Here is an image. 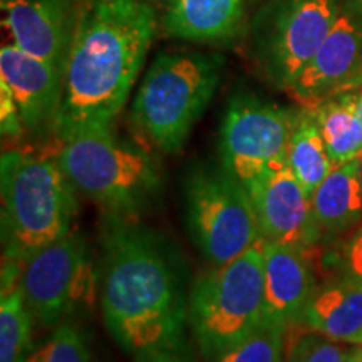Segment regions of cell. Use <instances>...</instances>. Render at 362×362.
<instances>
[{
	"mask_svg": "<svg viewBox=\"0 0 362 362\" xmlns=\"http://www.w3.org/2000/svg\"><path fill=\"white\" fill-rule=\"evenodd\" d=\"M99 285L104 322L128 354L181 351L189 307L187 274L163 235L112 215L104 228Z\"/></svg>",
	"mask_w": 362,
	"mask_h": 362,
	"instance_id": "1",
	"label": "cell"
},
{
	"mask_svg": "<svg viewBox=\"0 0 362 362\" xmlns=\"http://www.w3.org/2000/svg\"><path fill=\"white\" fill-rule=\"evenodd\" d=\"M158 16L144 0H89L79 13L54 124L61 139L112 128L155 37Z\"/></svg>",
	"mask_w": 362,
	"mask_h": 362,
	"instance_id": "2",
	"label": "cell"
},
{
	"mask_svg": "<svg viewBox=\"0 0 362 362\" xmlns=\"http://www.w3.org/2000/svg\"><path fill=\"white\" fill-rule=\"evenodd\" d=\"M4 259L25 264L71 233L74 187L57 161L7 151L0 161Z\"/></svg>",
	"mask_w": 362,
	"mask_h": 362,
	"instance_id": "3",
	"label": "cell"
},
{
	"mask_svg": "<svg viewBox=\"0 0 362 362\" xmlns=\"http://www.w3.org/2000/svg\"><path fill=\"white\" fill-rule=\"evenodd\" d=\"M220 59L200 52L160 54L131 104V123L163 153H178L215 96Z\"/></svg>",
	"mask_w": 362,
	"mask_h": 362,
	"instance_id": "4",
	"label": "cell"
},
{
	"mask_svg": "<svg viewBox=\"0 0 362 362\" xmlns=\"http://www.w3.org/2000/svg\"><path fill=\"white\" fill-rule=\"evenodd\" d=\"M56 161L74 189L111 215L139 211L160 192L155 160L117 138L112 128L86 129L61 139Z\"/></svg>",
	"mask_w": 362,
	"mask_h": 362,
	"instance_id": "5",
	"label": "cell"
},
{
	"mask_svg": "<svg viewBox=\"0 0 362 362\" xmlns=\"http://www.w3.org/2000/svg\"><path fill=\"white\" fill-rule=\"evenodd\" d=\"M262 240L228 264L203 275L189 291L188 322L208 361L225 354L264 322Z\"/></svg>",
	"mask_w": 362,
	"mask_h": 362,
	"instance_id": "6",
	"label": "cell"
},
{
	"mask_svg": "<svg viewBox=\"0 0 362 362\" xmlns=\"http://www.w3.org/2000/svg\"><path fill=\"white\" fill-rule=\"evenodd\" d=\"M185 218L202 255L221 267L260 242L245 187L221 168H197L185 180Z\"/></svg>",
	"mask_w": 362,
	"mask_h": 362,
	"instance_id": "7",
	"label": "cell"
},
{
	"mask_svg": "<svg viewBox=\"0 0 362 362\" xmlns=\"http://www.w3.org/2000/svg\"><path fill=\"white\" fill-rule=\"evenodd\" d=\"M342 0H272L253 22V45L270 83L287 90L336 24Z\"/></svg>",
	"mask_w": 362,
	"mask_h": 362,
	"instance_id": "8",
	"label": "cell"
},
{
	"mask_svg": "<svg viewBox=\"0 0 362 362\" xmlns=\"http://www.w3.org/2000/svg\"><path fill=\"white\" fill-rule=\"evenodd\" d=\"M99 275L79 233L59 238L22 264L21 288L27 309L42 325L64 324L89 309Z\"/></svg>",
	"mask_w": 362,
	"mask_h": 362,
	"instance_id": "9",
	"label": "cell"
},
{
	"mask_svg": "<svg viewBox=\"0 0 362 362\" xmlns=\"http://www.w3.org/2000/svg\"><path fill=\"white\" fill-rule=\"evenodd\" d=\"M297 115L252 94L235 96L220 128L221 166L247 188L267 171L288 165Z\"/></svg>",
	"mask_w": 362,
	"mask_h": 362,
	"instance_id": "10",
	"label": "cell"
},
{
	"mask_svg": "<svg viewBox=\"0 0 362 362\" xmlns=\"http://www.w3.org/2000/svg\"><path fill=\"white\" fill-rule=\"evenodd\" d=\"M361 66L362 2L342 0L336 24L287 90L302 107L310 110L336 94Z\"/></svg>",
	"mask_w": 362,
	"mask_h": 362,
	"instance_id": "11",
	"label": "cell"
},
{
	"mask_svg": "<svg viewBox=\"0 0 362 362\" xmlns=\"http://www.w3.org/2000/svg\"><path fill=\"white\" fill-rule=\"evenodd\" d=\"M245 189L250 194L262 238L298 250L319 242L322 230L315 221L310 198L291 165L267 171Z\"/></svg>",
	"mask_w": 362,
	"mask_h": 362,
	"instance_id": "12",
	"label": "cell"
},
{
	"mask_svg": "<svg viewBox=\"0 0 362 362\" xmlns=\"http://www.w3.org/2000/svg\"><path fill=\"white\" fill-rule=\"evenodd\" d=\"M0 8L11 44L64 74L79 19L69 0H0Z\"/></svg>",
	"mask_w": 362,
	"mask_h": 362,
	"instance_id": "13",
	"label": "cell"
},
{
	"mask_svg": "<svg viewBox=\"0 0 362 362\" xmlns=\"http://www.w3.org/2000/svg\"><path fill=\"white\" fill-rule=\"evenodd\" d=\"M62 71L13 44L0 49V81L11 89L30 134L54 133L62 96Z\"/></svg>",
	"mask_w": 362,
	"mask_h": 362,
	"instance_id": "14",
	"label": "cell"
},
{
	"mask_svg": "<svg viewBox=\"0 0 362 362\" xmlns=\"http://www.w3.org/2000/svg\"><path fill=\"white\" fill-rule=\"evenodd\" d=\"M264 247V322L287 327L302 319L312 293L314 275L304 250L262 238Z\"/></svg>",
	"mask_w": 362,
	"mask_h": 362,
	"instance_id": "15",
	"label": "cell"
},
{
	"mask_svg": "<svg viewBox=\"0 0 362 362\" xmlns=\"http://www.w3.org/2000/svg\"><path fill=\"white\" fill-rule=\"evenodd\" d=\"M304 322L315 334L336 342H362V284L346 277L315 288L304 314Z\"/></svg>",
	"mask_w": 362,
	"mask_h": 362,
	"instance_id": "16",
	"label": "cell"
},
{
	"mask_svg": "<svg viewBox=\"0 0 362 362\" xmlns=\"http://www.w3.org/2000/svg\"><path fill=\"white\" fill-rule=\"evenodd\" d=\"M245 16V0H168L161 27L166 35L194 42L233 37Z\"/></svg>",
	"mask_w": 362,
	"mask_h": 362,
	"instance_id": "17",
	"label": "cell"
},
{
	"mask_svg": "<svg viewBox=\"0 0 362 362\" xmlns=\"http://www.w3.org/2000/svg\"><path fill=\"white\" fill-rule=\"evenodd\" d=\"M312 211L320 230L341 233L362 220L359 160L336 165L312 194Z\"/></svg>",
	"mask_w": 362,
	"mask_h": 362,
	"instance_id": "18",
	"label": "cell"
},
{
	"mask_svg": "<svg viewBox=\"0 0 362 362\" xmlns=\"http://www.w3.org/2000/svg\"><path fill=\"white\" fill-rule=\"evenodd\" d=\"M334 166L362 153V126L354 107L352 90L334 94L310 107Z\"/></svg>",
	"mask_w": 362,
	"mask_h": 362,
	"instance_id": "19",
	"label": "cell"
},
{
	"mask_svg": "<svg viewBox=\"0 0 362 362\" xmlns=\"http://www.w3.org/2000/svg\"><path fill=\"white\" fill-rule=\"evenodd\" d=\"M288 165L310 200L334 168L315 117L307 107H302L297 115L288 146Z\"/></svg>",
	"mask_w": 362,
	"mask_h": 362,
	"instance_id": "20",
	"label": "cell"
},
{
	"mask_svg": "<svg viewBox=\"0 0 362 362\" xmlns=\"http://www.w3.org/2000/svg\"><path fill=\"white\" fill-rule=\"evenodd\" d=\"M33 315L21 284L0 293V362H22L30 351Z\"/></svg>",
	"mask_w": 362,
	"mask_h": 362,
	"instance_id": "21",
	"label": "cell"
},
{
	"mask_svg": "<svg viewBox=\"0 0 362 362\" xmlns=\"http://www.w3.org/2000/svg\"><path fill=\"white\" fill-rule=\"evenodd\" d=\"M22 362H90V352L83 330L74 324L64 322L30 347Z\"/></svg>",
	"mask_w": 362,
	"mask_h": 362,
	"instance_id": "22",
	"label": "cell"
},
{
	"mask_svg": "<svg viewBox=\"0 0 362 362\" xmlns=\"http://www.w3.org/2000/svg\"><path fill=\"white\" fill-rule=\"evenodd\" d=\"M287 327L262 324L250 337L211 362H282Z\"/></svg>",
	"mask_w": 362,
	"mask_h": 362,
	"instance_id": "23",
	"label": "cell"
},
{
	"mask_svg": "<svg viewBox=\"0 0 362 362\" xmlns=\"http://www.w3.org/2000/svg\"><path fill=\"white\" fill-rule=\"evenodd\" d=\"M352 351L332 339L320 336L302 337L291 352L288 362H351Z\"/></svg>",
	"mask_w": 362,
	"mask_h": 362,
	"instance_id": "24",
	"label": "cell"
},
{
	"mask_svg": "<svg viewBox=\"0 0 362 362\" xmlns=\"http://www.w3.org/2000/svg\"><path fill=\"white\" fill-rule=\"evenodd\" d=\"M0 124L4 138H19L24 131L19 107L4 81H0Z\"/></svg>",
	"mask_w": 362,
	"mask_h": 362,
	"instance_id": "25",
	"label": "cell"
},
{
	"mask_svg": "<svg viewBox=\"0 0 362 362\" xmlns=\"http://www.w3.org/2000/svg\"><path fill=\"white\" fill-rule=\"evenodd\" d=\"M346 275L362 284V226L349 238L344 250Z\"/></svg>",
	"mask_w": 362,
	"mask_h": 362,
	"instance_id": "26",
	"label": "cell"
},
{
	"mask_svg": "<svg viewBox=\"0 0 362 362\" xmlns=\"http://www.w3.org/2000/svg\"><path fill=\"white\" fill-rule=\"evenodd\" d=\"M134 362H185L180 357V352L160 351V352H148V354L136 356Z\"/></svg>",
	"mask_w": 362,
	"mask_h": 362,
	"instance_id": "27",
	"label": "cell"
},
{
	"mask_svg": "<svg viewBox=\"0 0 362 362\" xmlns=\"http://www.w3.org/2000/svg\"><path fill=\"white\" fill-rule=\"evenodd\" d=\"M362 88V66L359 67V69H357V72L354 76H352V78L347 81L346 84L342 86L341 89L337 90L336 94H339V93H346V90H354V89H361ZM334 96V94H332Z\"/></svg>",
	"mask_w": 362,
	"mask_h": 362,
	"instance_id": "28",
	"label": "cell"
},
{
	"mask_svg": "<svg viewBox=\"0 0 362 362\" xmlns=\"http://www.w3.org/2000/svg\"><path fill=\"white\" fill-rule=\"evenodd\" d=\"M352 96H354V107H356L357 117H359L361 126H362V88L352 90Z\"/></svg>",
	"mask_w": 362,
	"mask_h": 362,
	"instance_id": "29",
	"label": "cell"
},
{
	"mask_svg": "<svg viewBox=\"0 0 362 362\" xmlns=\"http://www.w3.org/2000/svg\"><path fill=\"white\" fill-rule=\"evenodd\" d=\"M351 362H362V357L359 356V352H357L356 349L352 351V359H351Z\"/></svg>",
	"mask_w": 362,
	"mask_h": 362,
	"instance_id": "30",
	"label": "cell"
},
{
	"mask_svg": "<svg viewBox=\"0 0 362 362\" xmlns=\"http://www.w3.org/2000/svg\"><path fill=\"white\" fill-rule=\"evenodd\" d=\"M357 160H359V176H361V185H362V153L357 156Z\"/></svg>",
	"mask_w": 362,
	"mask_h": 362,
	"instance_id": "31",
	"label": "cell"
},
{
	"mask_svg": "<svg viewBox=\"0 0 362 362\" xmlns=\"http://www.w3.org/2000/svg\"><path fill=\"white\" fill-rule=\"evenodd\" d=\"M356 351H357V352H359V356L362 357V342L359 344V346H357V347H356Z\"/></svg>",
	"mask_w": 362,
	"mask_h": 362,
	"instance_id": "32",
	"label": "cell"
},
{
	"mask_svg": "<svg viewBox=\"0 0 362 362\" xmlns=\"http://www.w3.org/2000/svg\"><path fill=\"white\" fill-rule=\"evenodd\" d=\"M144 2H153V0H144Z\"/></svg>",
	"mask_w": 362,
	"mask_h": 362,
	"instance_id": "33",
	"label": "cell"
},
{
	"mask_svg": "<svg viewBox=\"0 0 362 362\" xmlns=\"http://www.w3.org/2000/svg\"><path fill=\"white\" fill-rule=\"evenodd\" d=\"M361 2H362V0H361Z\"/></svg>",
	"mask_w": 362,
	"mask_h": 362,
	"instance_id": "34",
	"label": "cell"
}]
</instances>
